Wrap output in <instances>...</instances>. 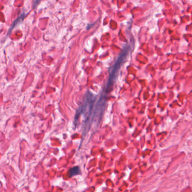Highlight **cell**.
<instances>
[{
	"mask_svg": "<svg viewBox=\"0 0 192 192\" xmlns=\"http://www.w3.org/2000/svg\"><path fill=\"white\" fill-rule=\"evenodd\" d=\"M130 50V48L129 46H127L126 48H125L120 55L119 57H118L117 61L111 68L110 73H109V80H108L107 84L106 85V92L107 93L109 92L112 90L115 81L116 80V78H117L119 70L122 64L125 61Z\"/></svg>",
	"mask_w": 192,
	"mask_h": 192,
	"instance_id": "1",
	"label": "cell"
},
{
	"mask_svg": "<svg viewBox=\"0 0 192 192\" xmlns=\"http://www.w3.org/2000/svg\"><path fill=\"white\" fill-rule=\"evenodd\" d=\"M69 177H72V176H74L77 175H79L81 174V171L79 167L78 166H76V167H74L69 170Z\"/></svg>",
	"mask_w": 192,
	"mask_h": 192,
	"instance_id": "2",
	"label": "cell"
}]
</instances>
